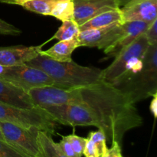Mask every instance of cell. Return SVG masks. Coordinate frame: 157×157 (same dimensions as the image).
Masks as SVG:
<instances>
[{"mask_svg": "<svg viewBox=\"0 0 157 157\" xmlns=\"http://www.w3.org/2000/svg\"><path fill=\"white\" fill-rule=\"evenodd\" d=\"M41 47L42 45L0 48V65L16 66L25 64L39 55Z\"/></svg>", "mask_w": 157, "mask_h": 157, "instance_id": "obj_13", "label": "cell"}, {"mask_svg": "<svg viewBox=\"0 0 157 157\" xmlns=\"http://www.w3.org/2000/svg\"><path fill=\"white\" fill-rule=\"evenodd\" d=\"M80 33L78 25L74 20L62 21L61 25L58 28L56 33L51 39H57L58 41H66L77 38Z\"/></svg>", "mask_w": 157, "mask_h": 157, "instance_id": "obj_21", "label": "cell"}, {"mask_svg": "<svg viewBox=\"0 0 157 157\" xmlns=\"http://www.w3.org/2000/svg\"><path fill=\"white\" fill-rule=\"evenodd\" d=\"M55 122L63 125L94 126L98 127L96 118L90 108L83 104H70L52 106L42 108Z\"/></svg>", "mask_w": 157, "mask_h": 157, "instance_id": "obj_8", "label": "cell"}, {"mask_svg": "<svg viewBox=\"0 0 157 157\" xmlns=\"http://www.w3.org/2000/svg\"><path fill=\"white\" fill-rule=\"evenodd\" d=\"M122 24L123 18L121 9H117L107 11L90 18L84 24L79 26L80 32L89 29H97L107 27L113 24Z\"/></svg>", "mask_w": 157, "mask_h": 157, "instance_id": "obj_17", "label": "cell"}, {"mask_svg": "<svg viewBox=\"0 0 157 157\" xmlns=\"http://www.w3.org/2000/svg\"><path fill=\"white\" fill-rule=\"evenodd\" d=\"M0 122H8L25 128H37L49 134L55 133V122L44 109H23L0 103Z\"/></svg>", "mask_w": 157, "mask_h": 157, "instance_id": "obj_5", "label": "cell"}, {"mask_svg": "<svg viewBox=\"0 0 157 157\" xmlns=\"http://www.w3.org/2000/svg\"><path fill=\"white\" fill-rule=\"evenodd\" d=\"M28 93L35 107L41 108L81 102L78 88L67 90L51 85L35 87Z\"/></svg>", "mask_w": 157, "mask_h": 157, "instance_id": "obj_9", "label": "cell"}, {"mask_svg": "<svg viewBox=\"0 0 157 157\" xmlns=\"http://www.w3.org/2000/svg\"><path fill=\"white\" fill-rule=\"evenodd\" d=\"M0 140L4 141V138H3L2 134V133H1V130H0Z\"/></svg>", "mask_w": 157, "mask_h": 157, "instance_id": "obj_32", "label": "cell"}, {"mask_svg": "<svg viewBox=\"0 0 157 157\" xmlns=\"http://www.w3.org/2000/svg\"><path fill=\"white\" fill-rule=\"evenodd\" d=\"M25 64L48 75L53 81V86L67 90L87 87L103 79L101 69L79 65L73 61H57L40 53Z\"/></svg>", "mask_w": 157, "mask_h": 157, "instance_id": "obj_2", "label": "cell"}, {"mask_svg": "<svg viewBox=\"0 0 157 157\" xmlns=\"http://www.w3.org/2000/svg\"><path fill=\"white\" fill-rule=\"evenodd\" d=\"M150 113L153 115L154 118L157 117V94L153 96V100L150 105Z\"/></svg>", "mask_w": 157, "mask_h": 157, "instance_id": "obj_29", "label": "cell"}, {"mask_svg": "<svg viewBox=\"0 0 157 157\" xmlns=\"http://www.w3.org/2000/svg\"><path fill=\"white\" fill-rule=\"evenodd\" d=\"M0 157H27L3 140H0Z\"/></svg>", "mask_w": 157, "mask_h": 157, "instance_id": "obj_25", "label": "cell"}, {"mask_svg": "<svg viewBox=\"0 0 157 157\" xmlns=\"http://www.w3.org/2000/svg\"><path fill=\"white\" fill-rule=\"evenodd\" d=\"M143 62L140 71L112 84L133 104L157 94V44L149 45Z\"/></svg>", "mask_w": 157, "mask_h": 157, "instance_id": "obj_3", "label": "cell"}, {"mask_svg": "<svg viewBox=\"0 0 157 157\" xmlns=\"http://www.w3.org/2000/svg\"><path fill=\"white\" fill-rule=\"evenodd\" d=\"M149 45L145 35H141L115 57L110 66L102 70L103 80L113 84L140 71L144 65L143 58Z\"/></svg>", "mask_w": 157, "mask_h": 157, "instance_id": "obj_4", "label": "cell"}, {"mask_svg": "<svg viewBox=\"0 0 157 157\" xmlns=\"http://www.w3.org/2000/svg\"><path fill=\"white\" fill-rule=\"evenodd\" d=\"M0 79L27 92L35 87L54 84L52 78L44 72L25 64L16 66L0 65Z\"/></svg>", "mask_w": 157, "mask_h": 157, "instance_id": "obj_6", "label": "cell"}, {"mask_svg": "<svg viewBox=\"0 0 157 157\" xmlns=\"http://www.w3.org/2000/svg\"><path fill=\"white\" fill-rule=\"evenodd\" d=\"M60 0H29L22 3L25 9L43 15H51L52 10Z\"/></svg>", "mask_w": 157, "mask_h": 157, "instance_id": "obj_20", "label": "cell"}, {"mask_svg": "<svg viewBox=\"0 0 157 157\" xmlns=\"http://www.w3.org/2000/svg\"><path fill=\"white\" fill-rule=\"evenodd\" d=\"M133 1H135V0H117V4L120 8L123 7V6H126V5H127L128 3L131 2H133Z\"/></svg>", "mask_w": 157, "mask_h": 157, "instance_id": "obj_31", "label": "cell"}, {"mask_svg": "<svg viewBox=\"0 0 157 157\" xmlns=\"http://www.w3.org/2000/svg\"><path fill=\"white\" fill-rule=\"evenodd\" d=\"M58 145L61 151L66 157H78L74 151L71 145L66 136H63L62 140H61V142L58 143Z\"/></svg>", "mask_w": 157, "mask_h": 157, "instance_id": "obj_27", "label": "cell"}, {"mask_svg": "<svg viewBox=\"0 0 157 157\" xmlns=\"http://www.w3.org/2000/svg\"><path fill=\"white\" fill-rule=\"evenodd\" d=\"M125 34L122 24H113L107 27L81 31L78 35L79 47L98 48L106 50L113 46Z\"/></svg>", "mask_w": 157, "mask_h": 157, "instance_id": "obj_10", "label": "cell"}, {"mask_svg": "<svg viewBox=\"0 0 157 157\" xmlns=\"http://www.w3.org/2000/svg\"><path fill=\"white\" fill-rule=\"evenodd\" d=\"M27 1H29V0H0V2L6 3V4L9 5H18V6H21L22 3L25 2Z\"/></svg>", "mask_w": 157, "mask_h": 157, "instance_id": "obj_30", "label": "cell"}, {"mask_svg": "<svg viewBox=\"0 0 157 157\" xmlns=\"http://www.w3.org/2000/svg\"><path fill=\"white\" fill-rule=\"evenodd\" d=\"M77 48H79L78 37L71 40L59 41L48 50H41L40 54L45 55L55 61L69 62L72 61V53Z\"/></svg>", "mask_w": 157, "mask_h": 157, "instance_id": "obj_16", "label": "cell"}, {"mask_svg": "<svg viewBox=\"0 0 157 157\" xmlns=\"http://www.w3.org/2000/svg\"><path fill=\"white\" fill-rule=\"evenodd\" d=\"M66 137L68 140L77 156L78 157L82 156L87 143V138L81 137L75 134H71L69 136H66Z\"/></svg>", "mask_w": 157, "mask_h": 157, "instance_id": "obj_23", "label": "cell"}, {"mask_svg": "<svg viewBox=\"0 0 157 157\" xmlns=\"http://www.w3.org/2000/svg\"><path fill=\"white\" fill-rule=\"evenodd\" d=\"M105 135L101 130L91 132L87 138L83 155L85 157H102L107 149Z\"/></svg>", "mask_w": 157, "mask_h": 157, "instance_id": "obj_18", "label": "cell"}, {"mask_svg": "<svg viewBox=\"0 0 157 157\" xmlns=\"http://www.w3.org/2000/svg\"><path fill=\"white\" fill-rule=\"evenodd\" d=\"M72 2L73 20L78 26L102 12L120 9L117 0H72Z\"/></svg>", "mask_w": 157, "mask_h": 157, "instance_id": "obj_11", "label": "cell"}, {"mask_svg": "<svg viewBox=\"0 0 157 157\" xmlns=\"http://www.w3.org/2000/svg\"><path fill=\"white\" fill-rule=\"evenodd\" d=\"M144 35L150 45L157 44V19L149 25Z\"/></svg>", "mask_w": 157, "mask_h": 157, "instance_id": "obj_26", "label": "cell"}, {"mask_svg": "<svg viewBox=\"0 0 157 157\" xmlns=\"http://www.w3.org/2000/svg\"><path fill=\"white\" fill-rule=\"evenodd\" d=\"M150 25V24L147 22L137 21H126V22L122 23L125 34L113 46L104 50V53L109 58L110 57L115 58L124 49L131 44L141 35L145 33Z\"/></svg>", "mask_w": 157, "mask_h": 157, "instance_id": "obj_14", "label": "cell"}, {"mask_svg": "<svg viewBox=\"0 0 157 157\" xmlns=\"http://www.w3.org/2000/svg\"><path fill=\"white\" fill-rule=\"evenodd\" d=\"M120 9L123 22L137 21L151 24L157 19V0H135Z\"/></svg>", "mask_w": 157, "mask_h": 157, "instance_id": "obj_12", "label": "cell"}, {"mask_svg": "<svg viewBox=\"0 0 157 157\" xmlns=\"http://www.w3.org/2000/svg\"><path fill=\"white\" fill-rule=\"evenodd\" d=\"M0 103L23 109L35 107L27 91L2 79H0Z\"/></svg>", "mask_w": 157, "mask_h": 157, "instance_id": "obj_15", "label": "cell"}, {"mask_svg": "<svg viewBox=\"0 0 157 157\" xmlns=\"http://www.w3.org/2000/svg\"><path fill=\"white\" fill-rule=\"evenodd\" d=\"M81 102L96 118L98 128L106 140L121 143L127 132L140 127L143 118L124 92L111 83L101 80L91 85L78 88Z\"/></svg>", "mask_w": 157, "mask_h": 157, "instance_id": "obj_1", "label": "cell"}, {"mask_svg": "<svg viewBox=\"0 0 157 157\" xmlns=\"http://www.w3.org/2000/svg\"><path fill=\"white\" fill-rule=\"evenodd\" d=\"M102 157H123L119 143L116 141L112 142V147L107 149L106 153L103 155Z\"/></svg>", "mask_w": 157, "mask_h": 157, "instance_id": "obj_28", "label": "cell"}, {"mask_svg": "<svg viewBox=\"0 0 157 157\" xmlns=\"http://www.w3.org/2000/svg\"><path fill=\"white\" fill-rule=\"evenodd\" d=\"M0 130L4 141L15 150L27 157L38 154L37 128H25L8 122H0Z\"/></svg>", "mask_w": 157, "mask_h": 157, "instance_id": "obj_7", "label": "cell"}, {"mask_svg": "<svg viewBox=\"0 0 157 157\" xmlns=\"http://www.w3.org/2000/svg\"><path fill=\"white\" fill-rule=\"evenodd\" d=\"M37 143L39 152L35 157H66L58 147V144L54 142L51 134L46 132L38 130Z\"/></svg>", "mask_w": 157, "mask_h": 157, "instance_id": "obj_19", "label": "cell"}, {"mask_svg": "<svg viewBox=\"0 0 157 157\" xmlns=\"http://www.w3.org/2000/svg\"><path fill=\"white\" fill-rule=\"evenodd\" d=\"M21 34V31L19 29L4 20L0 19V35L18 36Z\"/></svg>", "mask_w": 157, "mask_h": 157, "instance_id": "obj_24", "label": "cell"}, {"mask_svg": "<svg viewBox=\"0 0 157 157\" xmlns=\"http://www.w3.org/2000/svg\"><path fill=\"white\" fill-rule=\"evenodd\" d=\"M51 15L61 21L73 20L74 4L72 0H60L52 10Z\"/></svg>", "mask_w": 157, "mask_h": 157, "instance_id": "obj_22", "label": "cell"}]
</instances>
